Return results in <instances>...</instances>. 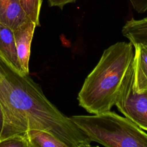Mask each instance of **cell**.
<instances>
[{"mask_svg":"<svg viewBox=\"0 0 147 147\" xmlns=\"http://www.w3.org/2000/svg\"><path fill=\"white\" fill-rule=\"evenodd\" d=\"M0 105L4 117L1 141L30 130L47 131L67 147H89L91 141L61 113L29 74L14 70L0 56Z\"/></svg>","mask_w":147,"mask_h":147,"instance_id":"6da1fadb","label":"cell"},{"mask_svg":"<svg viewBox=\"0 0 147 147\" xmlns=\"http://www.w3.org/2000/svg\"><path fill=\"white\" fill-rule=\"evenodd\" d=\"M133 55L130 42H117L105 49L78 93L79 105L92 114L111 110Z\"/></svg>","mask_w":147,"mask_h":147,"instance_id":"7a4b0ae2","label":"cell"},{"mask_svg":"<svg viewBox=\"0 0 147 147\" xmlns=\"http://www.w3.org/2000/svg\"><path fill=\"white\" fill-rule=\"evenodd\" d=\"M70 118L91 142L107 147H147V133L114 111L74 115Z\"/></svg>","mask_w":147,"mask_h":147,"instance_id":"3957f363","label":"cell"},{"mask_svg":"<svg viewBox=\"0 0 147 147\" xmlns=\"http://www.w3.org/2000/svg\"><path fill=\"white\" fill-rule=\"evenodd\" d=\"M115 106L125 117L147 131V91L137 92L134 90L132 63L122 83Z\"/></svg>","mask_w":147,"mask_h":147,"instance_id":"277c9868","label":"cell"},{"mask_svg":"<svg viewBox=\"0 0 147 147\" xmlns=\"http://www.w3.org/2000/svg\"><path fill=\"white\" fill-rule=\"evenodd\" d=\"M36 26L35 23L29 20L13 30L18 60L24 74L26 75L29 73L30 47Z\"/></svg>","mask_w":147,"mask_h":147,"instance_id":"5b68a950","label":"cell"},{"mask_svg":"<svg viewBox=\"0 0 147 147\" xmlns=\"http://www.w3.org/2000/svg\"><path fill=\"white\" fill-rule=\"evenodd\" d=\"M132 45L133 88L137 92H142L147 91V46L141 43Z\"/></svg>","mask_w":147,"mask_h":147,"instance_id":"8992f818","label":"cell"},{"mask_svg":"<svg viewBox=\"0 0 147 147\" xmlns=\"http://www.w3.org/2000/svg\"><path fill=\"white\" fill-rule=\"evenodd\" d=\"M29 20L19 0H0V24L14 30Z\"/></svg>","mask_w":147,"mask_h":147,"instance_id":"52a82bcc","label":"cell"},{"mask_svg":"<svg viewBox=\"0 0 147 147\" xmlns=\"http://www.w3.org/2000/svg\"><path fill=\"white\" fill-rule=\"evenodd\" d=\"M0 56L16 72L24 74L20 64L13 32L0 24Z\"/></svg>","mask_w":147,"mask_h":147,"instance_id":"ba28073f","label":"cell"},{"mask_svg":"<svg viewBox=\"0 0 147 147\" xmlns=\"http://www.w3.org/2000/svg\"><path fill=\"white\" fill-rule=\"evenodd\" d=\"M122 33L132 44L141 43L147 46V17L127 20L122 28Z\"/></svg>","mask_w":147,"mask_h":147,"instance_id":"9c48e42d","label":"cell"},{"mask_svg":"<svg viewBox=\"0 0 147 147\" xmlns=\"http://www.w3.org/2000/svg\"><path fill=\"white\" fill-rule=\"evenodd\" d=\"M27 134L31 147H67L60 139L45 131L30 130Z\"/></svg>","mask_w":147,"mask_h":147,"instance_id":"30bf717a","label":"cell"},{"mask_svg":"<svg viewBox=\"0 0 147 147\" xmlns=\"http://www.w3.org/2000/svg\"><path fill=\"white\" fill-rule=\"evenodd\" d=\"M22 9L29 18L37 26H40V13L42 0H19Z\"/></svg>","mask_w":147,"mask_h":147,"instance_id":"8fae6325","label":"cell"},{"mask_svg":"<svg viewBox=\"0 0 147 147\" xmlns=\"http://www.w3.org/2000/svg\"><path fill=\"white\" fill-rule=\"evenodd\" d=\"M0 147H31L27 131L2 141Z\"/></svg>","mask_w":147,"mask_h":147,"instance_id":"7c38bea8","label":"cell"},{"mask_svg":"<svg viewBox=\"0 0 147 147\" xmlns=\"http://www.w3.org/2000/svg\"><path fill=\"white\" fill-rule=\"evenodd\" d=\"M133 9L138 13H144L147 11V0H128Z\"/></svg>","mask_w":147,"mask_h":147,"instance_id":"4fadbf2b","label":"cell"},{"mask_svg":"<svg viewBox=\"0 0 147 147\" xmlns=\"http://www.w3.org/2000/svg\"><path fill=\"white\" fill-rule=\"evenodd\" d=\"M77 0H48L49 5L51 7L56 6L61 9H63V7L68 3H74Z\"/></svg>","mask_w":147,"mask_h":147,"instance_id":"5bb4252c","label":"cell"},{"mask_svg":"<svg viewBox=\"0 0 147 147\" xmlns=\"http://www.w3.org/2000/svg\"><path fill=\"white\" fill-rule=\"evenodd\" d=\"M3 128H4V117H3L2 110L0 105V142L1 141V138L3 135Z\"/></svg>","mask_w":147,"mask_h":147,"instance_id":"9a60e30c","label":"cell"}]
</instances>
